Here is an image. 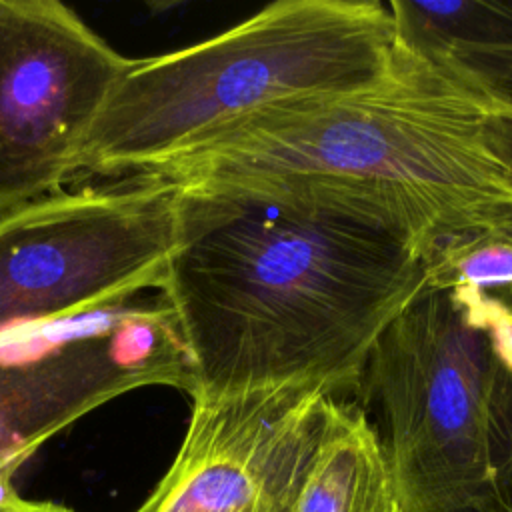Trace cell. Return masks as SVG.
I'll return each mask as SVG.
<instances>
[{"mask_svg":"<svg viewBox=\"0 0 512 512\" xmlns=\"http://www.w3.org/2000/svg\"><path fill=\"white\" fill-rule=\"evenodd\" d=\"M190 398L182 444L134 512H294L334 396L284 382Z\"/></svg>","mask_w":512,"mask_h":512,"instance_id":"obj_7","label":"cell"},{"mask_svg":"<svg viewBox=\"0 0 512 512\" xmlns=\"http://www.w3.org/2000/svg\"><path fill=\"white\" fill-rule=\"evenodd\" d=\"M0 512H72L64 506H56L50 502H32L20 498L16 492L0 500Z\"/></svg>","mask_w":512,"mask_h":512,"instance_id":"obj_16","label":"cell"},{"mask_svg":"<svg viewBox=\"0 0 512 512\" xmlns=\"http://www.w3.org/2000/svg\"><path fill=\"white\" fill-rule=\"evenodd\" d=\"M442 62L488 102L512 110V44L458 46Z\"/></svg>","mask_w":512,"mask_h":512,"instance_id":"obj_12","label":"cell"},{"mask_svg":"<svg viewBox=\"0 0 512 512\" xmlns=\"http://www.w3.org/2000/svg\"><path fill=\"white\" fill-rule=\"evenodd\" d=\"M174 244V188L158 176L0 214V336L162 290Z\"/></svg>","mask_w":512,"mask_h":512,"instance_id":"obj_5","label":"cell"},{"mask_svg":"<svg viewBox=\"0 0 512 512\" xmlns=\"http://www.w3.org/2000/svg\"><path fill=\"white\" fill-rule=\"evenodd\" d=\"M492 340H494V348L498 354L500 364L512 374V312L508 318L500 320L492 330Z\"/></svg>","mask_w":512,"mask_h":512,"instance_id":"obj_15","label":"cell"},{"mask_svg":"<svg viewBox=\"0 0 512 512\" xmlns=\"http://www.w3.org/2000/svg\"><path fill=\"white\" fill-rule=\"evenodd\" d=\"M396 60L378 0H282L220 34L132 60L86 148L80 172L150 176L256 108L352 84Z\"/></svg>","mask_w":512,"mask_h":512,"instance_id":"obj_3","label":"cell"},{"mask_svg":"<svg viewBox=\"0 0 512 512\" xmlns=\"http://www.w3.org/2000/svg\"><path fill=\"white\" fill-rule=\"evenodd\" d=\"M492 334L424 288L382 332L356 396L376 412L404 512H492Z\"/></svg>","mask_w":512,"mask_h":512,"instance_id":"obj_4","label":"cell"},{"mask_svg":"<svg viewBox=\"0 0 512 512\" xmlns=\"http://www.w3.org/2000/svg\"><path fill=\"white\" fill-rule=\"evenodd\" d=\"M398 50L442 60L458 46L512 44V2H386Z\"/></svg>","mask_w":512,"mask_h":512,"instance_id":"obj_11","label":"cell"},{"mask_svg":"<svg viewBox=\"0 0 512 512\" xmlns=\"http://www.w3.org/2000/svg\"><path fill=\"white\" fill-rule=\"evenodd\" d=\"M194 390V372L168 306L136 310L38 354L0 360V500L12 476L52 436L122 394Z\"/></svg>","mask_w":512,"mask_h":512,"instance_id":"obj_8","label":"cell"},{"mask_svg":"<svg viewBox=\"0 0 512 512\" xmlns=\"http://www.w3.org/2000/svg\"><path fill=\"white\" fill-rule=\"evenodd\" d=\"M488 138L494 154L500 158V162L508 170L510 184H512V110H506L490 102Z\"/></svg>","mask_w":512,"mask_h":512,"instance_id":"obj_14","label":"cell"},{"mask_svg":"<svg viewBox=\"0 0 512 512\" xmlns=\"http://www.w3.org/2000/svg\"><path fill=\"white\" fill-rule=\"evenodd\" d=\"M426 288L448 292L490 330L512 312V238L484 228L442 242L426 258Z\"/></svg>","mask_w":512,"mask_h":512,"instance_id":"obj_10","label":"cell"},{"mask_svg":"<svg viewBox=\"0 0 512 512\" xmlns=\"http://www.w3.org/2000/svg\"><path fill=\"white\" fill-rule=\"evenodd\" d=\"M294 512H404L366 410L334 398Z\"/></svg>","mask_w":512,"mask_h":512,"instance_id":"obj_9","label":"cell"},{"mask_svg":"<svg viewBox=\"0 0 512 512\" xmlns=\"http://www.w3.org/2000/svg\"><path fill=\"white\" fill-rule=\"evenodd\" d=\"M132 64L58 0H0V214L58 194Z\"/></svg>","mask_w":512,"mask_h":512,"instance_id":"obj_6","label":"cell"},{"mask_svg":"<svg viewBox=\"0 0 512 512\" xmlns=\"http://www.w3.org/2000/svg\"><path fill=\"white\" fill-rule=\"evenodd\" d=\"M174 208L162 292L192 392L300 382L356 394L374 344L426 288L418 252L354 220L176 192Z\"/></svg>","mask_w":512,"mask_h":512,"instance_id":"obj_2","label":"cell"},{"mask_svg":"<svg viewBox=\"0 0 512 512\" xmlns=\"http://www.w3.org/2000/svg\"><path fill=\"white\" fill-rule=\"evenodd\" d=\"M492 228H496L498 232L512 238V206H508V210L498 218V222Z\"/></svg>","mask_w":512,"mask_h":512,"instance_id":"obj_17","label":"cell"},{"mask_svg":"<svg viewBox=\"0 0 512 512\" xmlns=\"http://www.w3.org/2000/svg\"><path fill=\"white\" fill-rule=\"evenodd\" d=\"M492 512H512V374L502 364L492 394Z\"/></svg>","mask_w":512,"mask_h":512,"instance_id":"obj_13","label":"cell"},{"mask_svg":"<svg viewBox=\"0 0 512 512\" xmlns=\"http://www.w3.org/2000/svg\"><path fill=\"white\" fill-rule=\"evenodd\" d=\"M488 116L490 102L446 62L396 48L386 72L264 104L150 176L188 198L354 220L426 260L512 206Z\"/></svg>","mask_w":512,"mask_h":512,"instance_id":"obj_1","label":"cell"}]
</instances>
